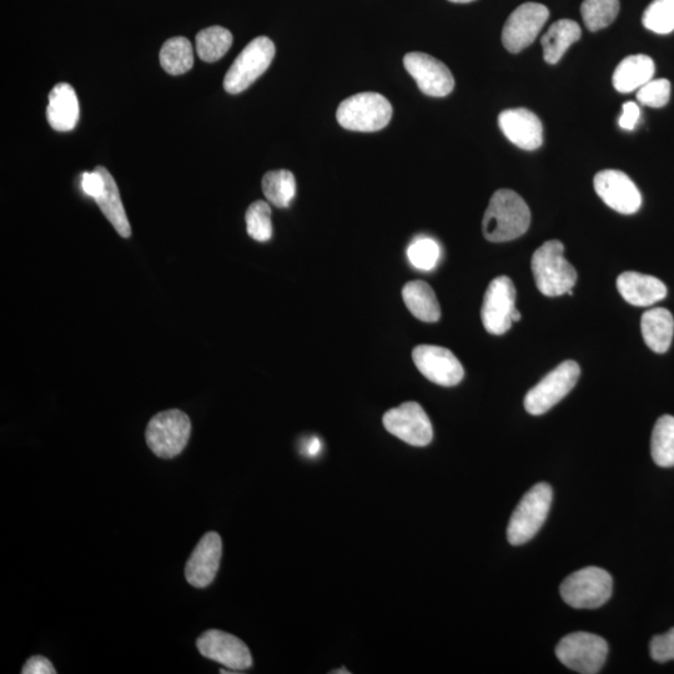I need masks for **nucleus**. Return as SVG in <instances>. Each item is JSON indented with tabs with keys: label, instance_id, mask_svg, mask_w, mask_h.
<instances>
[{
	"label": "nucleus",
	"instance_id": "nucleus-35",
	"mask_svg": "<svg viewBox=\"0 0 674 674\" xmlns=\"http://www.w3.org/2000/svg\"><path fill=\"white\" fill-rule=\"evenodd\" d=\"M651 656L658 663L674 661V628L665 633V635L652 638Z\"/></svg>",
	"mask_w": 674,
	"mask_h": 674
},
{
	"label": "nucleus",
	"instance_id": "nucleus-36",
	"mask_svg": "<svg viewBox=\"0 0 674 674\" xmlns=\"http://www.w3.org/2000/svg\"><path fill=\"white\" fill-rule=\"evenodd\" d=\"M103 188V175L100 174V171L97 168H95L92 173H84L82 175V189L89 198L94 200L97 199L98 196L102 194Z\"/></svg>",
	"mask_w": 674,
	"mask_h": 674
},
{
	"label": "nucleus",
	"instance_id": "nucleus-26",
	"mask_svg": "<svg viewBox=\"0 0 674 674\" xmlns=\"http://www.w3.org/2000/svg\"><path fill=\"white\" fill-rule=\"evenodd\" d=\"M160 64L170 75L188 73L194 65V49L190 40L184 37L167 40L160 50Z\"/></svg>",
	"mask_w": 674,
	"mask_h": 674
},
{
	"label": "nucleus",
	"instance_id": "nucleus-39",
	"mask_svg": "<svg viewBox=\"0 0 674 674\" xmlns=\"http://www.w3.org/2000/svg\"><path fill=\"white\" fill-rule=\"evenodd\" d=\"M305 450V455L309 457H315L319 455V452L321 451V442L319 439H316V437H313V439H310L308 442H306L304 446Z\"/></svg>",
	"mask_w": 674,
	"mask_h": 674
},
{
	"label": "nucleus",
	"instance_id": "nucleus-28",
	"mask_svg": "<svg viewBox=\"0 0 674 674\" xmlns=\"http://www.w3.org/2000/svg\"><path fill=\"white\" fill-rule=\"evenodd\" d=\"M651 454L660 467H674V417L665 415L657 420L652 432Z\"/></svg>",
	"mask_w": 674,
	"mask_h": 674
},
{
	"label": "nucleus",
	"instance_id": "nucleus-8",
	"mask_svg": "<svg viewBox=\"0 0 674 674\" xmlns=\"http://www.w3.org/2000/svg\"><path fill=\"white\" fill-rule=\"evenodd\" d=\"M556 656L572 671L596 674L605 666L608 645L602 637L593 635V633H571L558 643Z\"/></svg>",
	"mask_w": 674,
	"mask_h": 674
},
{
	"label": "nucleus",
	"instance_id": "nucleus-23",
	"mask_svg": "<svg viewBox=\"0 0 674 674\" xmlns=\"http://www.w3.org/2000/svg\"><path fill=\"white\" fill-rule=\"evenodd\" d=\"M641 330L646 345L657 354H665L672 344L673 315L663 308L648 310L642 316Z\"/></svg>",
	"mask_w": 674,
	"mask_h": 674
},
{
	"label": "nucleus",
	"instance_id": "nucleus-38",
	"mask_svg": "<svg viewBox=\"0 0 674 674\" xmlns=\"http://www.w3.org/2000/svg\"><path fill=\"white\" fill-rule=\"evenodd\" d=\"M641 117V109L636 103L628 102L623 104V112L620 118V127L625 130H633L636 128L638 120Z\"/></svg>",
	"mask_w": 674,
	"mask_h": 674
},
{
	"label": "nucleus",
	"instance_id": "nucleus-1",
	"mask_svg": "<svg viewBox=\"0 0 674 674\" xmlns=\"http://www.w3.org/2000/svg\"><path fill=\"white\" fill-rule=\"evenodd\" d=\"M531 224L526 201L510 189L497 190L487 206L482 230L491 243H506L520 238Z\"/></svg>",
	"mask_w": 674,
	"mask_h": 674
},
{
	"label": "nucleus",
	"instance_id": "nucleus-37",
	"mask_svg": "<svg viewBox=\"0 0 674 674\" xmlns=\"http://www.w3.org/2000/svg\"><path fill=\"white\" fill-rule=\"evenodd\" d=\"M23 674H57L54 666L48 658L43 656H34L30 657L27 663H25Z\"/></svg>",
	"mask_w": 674,
	"mask_h": 674
},
{
	"label": "nucleus",
	"instance_id": "nucleus-20",
	"mask_svg": "<svg viewBox=\"0 0 674 674\" xmlns=\"http://www.w3.org/2000/svg\"><path fill=\"white\" fill-rule=\"evenodd\" d=\"M47 118L54 130L72 132L79 120V102L72 85L60 83L49 93Z\"/></svg>",
	"mask_w": 674,
	"mask_h": 674
},
{
	"label": "nucleus",
	"instance_id": "nucleus-5",
	"mask_svg": "<svg viewBox=\"0 0 674 674\" xmlns=\"http://www.w3.org/2000/svg\"><path fill=\"white\" fill-rule=\"evenodd\" d=\"M613 581L610 573L598 567L573 572L562 582L563 601L577 610H595L610 600Z\"/></svg>",
	"mask_w": 674,
	"mask_h": 674
},
{
	"label": "nucleus",
	"instance_id": "nucleus-13",
	"mask_svg": "<svg viewBox=\"0 0 674 674\" xmlns=\"http://www.w3.org/2000/svg\"><path fill=\"white\" fill-rule=\"evenodd\" d=\"M200 655L236 673L249 670L253 657L248 646L240 638L219 630L203 633L196 641Z\"/></svg>",
	"mask_w": 674,
	"mask_h": 674
},
{
	"label": "nucleus",
	"instance_id": "nucleus-11",
	"mask_svg": "<svg viewBox=\"0 0 674 674\" xmlns=\"http://www.w3.org/2000/svg\"><path fill=\"white\" fill-rule=\"evenodd\" d=\"M550 18V10L538 3L520 5L506 20L502 43L508 52L517 54L530 47Z\"/></svg>",
	"mask_w": 674,
	"mask_h": 674
},
{
	"label": "nucleus",
	"instance_id": "nucleus-12",
	"mask_svg": "<svg viewBox=\"0 0 674 674\" xmlns=\"http://www.w3.org/2000/svg\"><path fill=\"white\" fill-rule=\"evenodd\" d=\"M516 288L507 276L491 281L481 309L482 324L491 335H504L512 328L511 314L516 309Z\"/></svg>",
	"mask_w": 674,
	"mask_h": 674
},
{
	"label": "nucleus",
	"instance_id": "nucleus-27",
	"mask_svg": "<svg viewBox=\"0 0 674 674\" xmlns=\"http://www.w3.org/2000/svg\"><path fill=\"white\" fill-rule=\"evenodd\" d=\"M233 44V34L219 25L201 30L196 35V52L206 63H215L223 58Z\"/></svg>",
	"mask_w": 674,
	"mask_h": 674
},
{
	"label": "nucleus",
	"instance_id": "nucleus-22",
	"mask_svg": "<svg viewBox=\"0 0 674 674\" xmlns=\"http://www.w3.org/2000/svg\"><path fill=\"white\" fill-rule=\"evenodd\" d=\"M97 169L100 171V174L103 175L104 188L102 194H100L95 201H97L105 218H107L109 223L113 225V228L117 230V233L122 236V238L128 239L130 238V235H132V228H130L128 216L127 213H125L122 198H120L118 185L115 183V180L108 169H105L104 167H97Z\"/></svg>",
	"mask_w": 674,
	"mask_h": 674
},
{
	"label": "nucleus",
	"instance_id": "nucleus-21",
	"mask_svg": "<svg viewBox=\"0 0 674 674\" xmlns=\"http://www.w3.org/2000/svg\"><path fill=\"white\" fill-rule=\"evenodd\" d=\"M655 62L648 55H631L623 59L613 73V87L622 94L640 89L655 75Z\"/></svg>",
	"mask_w": 674,
	"mask_h": 674
},
{
	"label": "nucleus",
	"instance_id": "nucleus-33",
	"mask_svg": "<svg viewBox=\"0 0 674 674\" xmlns=\"http://www.w3.org/2000/svg\"><path fill=\"white\" fill-rule=\"evenodd\" d=\"M441 256L440 245L434 239L421 236L417 238L407 249V258L414 268L422 271H430L439 264Z\"/></svg>",
	"mask_w": 674,
	"mask_h": 674
},
{
	"label": "nucleus",
	"instance_id": "nucleus-10",
	"mask_svg": "<svg viewBox=\"0 0 674 674\" xmlns=\"http://www.w3.org/2000/svg\"><path fill=\"white\" fill-rule=\"evenodd\" d=\"M384 426L391 435L406 444L424 447L434 439V429L424 409L417 402H405L384 415Z\"/></svg>",
	"mask_w": 674,
	"mask_h": 674
},
{
	"label": "nucleus",
	"instance_id": "nucleus-4",
	"mask_svg": "<svg viewBox=\"0 0 674 674\" xmlns=\"http://www.w3.org/2000/svg\"><path fill=\"white\" fill-rule=\"evenodd\" d=\"M552 497L551 486L543 482L527 491L508 523L507 538L511 545L521 546L536 536L550 513Z\"/></svg>",
	"mask_w": 674,
	"mask_h": 674
},
{
	"label": "nucleus",
	"instance_id": "nucleus-3",
	"mask_svg": "<svg viewBox=\"0 0 674 674\" xmlns=\"http://www.w3.org/2000/svg\"><path fill=\"white\" fill-rule=\"evenodd\" d=\"M392 117V107L384 95L360 93L352 95L337 109V122L352 132L372 133L387 127Z\"/></svg>",
	"mask_w": 674,
	"mask_h": 674
},
{
	"label": "nucleus",
	"instance_id": "nucleus-15",
	"mask_svg": "<svg viewBox=\"0 0 674 674\" xmlns=\"http://www.w3.org/2000/svg\"><path fill=\"white\" fill-rule=\"evenodd\" d=\"M595 190L607 206L617 213L632 215L641 209L642 196L630 176L620 170H603L596 174Z\"/></svg>",
	"mask_w": 674,
	"mask_h": 674
},
{
	"label": "nucleus",
	"instance_id": "nucleus-16",
	"mask_svg": "<svg viewBox=\"0 0 674 674\" xmlns=\"http://www.w3.org/2000/svg\"><path fill=\"white\" fill-rule=\"evenodd\" d=\"M405 69L416 80L422 93L442 98L455 88L451 70L439 59L425 53H409L404 58Z\"/></svg>",
	"mask_w": 674,
	"mask_h": 674
},
{
	"label": "nucleus",
	"instance_id": "nucleus-30",
	"mask_svg": "<svg viewBox=\"0 0 674 674\" xmlns=\"http://www.w3.org/2000/svg\"><path fill=\"white\" fill-rule=\"evenodd\" d=\"M620 0H585L581 5L583 22L591 32H598L615 22Z\"/></svg>",
	"mask_w": 674,
	"mask_h": 674
},
{
	"label": "nucleus",
	"instance_id": "nucleus-18",
	"mask_svg": "<svg viewBox=\"0 0 674 674\" xmlns=\"http://www.w3.org/2000/svg\"><path fill=\"white\" fill-rule=\"evenodd\" d=\"M502 133L512 144L522 150H536L543 143V127L540 118L525 108L508 109L499 117Z\"/></svg>",
	"mask_w": 674,
	"mask_h": 674
},
{
	"label": "nucleus",
	"instance_id": "nucleus-41",
	"mask_svg": "<svg viewBox=\"0 0 674 674\" xmlns=\"http://www.w3.org/2000/svg\"><path fill=\"white\" fill-rule=\"evenodd\" d=\"M449 2L457 3V4H466V3L475 2V0H449Z\"/></svg>",
	"mask_w": 674,
	"mask_h": 674
},
{
	"label": "nucleus",
	"instance_id": "nucleus-6",
	"mask_svg": "<svg viewBox=\"0 0 674 674\" xmlns=\"http://www.w3.org/2000/svg\"><path fill=\"white\" fill-rule=\"evenodd\" d=\"M191 434V421L185 412L167 410L149 421L145 440L149 449L160 459H174L185 450Z\"/></svg>",
	"mask_w": 674,
	"mask_h": 674
},
{
	"label": "nucleus",
	"instance_id": "nucleus-9",
	"mask_svg": "<svg viewBox=\"0 0 674 674\" xmlns=\"http://www.w3.org/2000/svg\"><path fill=\"white\" fill-rule=\"evenodd\" d=\"M581 369L576 361L567 360L527 392L525 409L528 414L540 416L550 411L570 394L580 379Z\"/></svg>",
	"mask_w": 674,
	"mask_h": 674
},
{
	"label": "nucleus",
	"instance_id": "nucleus-17",
	"mask_svg": "<svg viewBox=\"0 0 674 674\" xmlns=\"http://www.w3.org/2000/svg\"><path fill=\"white\" fill-rule=\"evenodd\" d=\"M223 556L219 533L208 532L194 548L185 566V578L195 588H205L215 580Z\"/></svg>",
	"mask_w": 674,
	"mask_h": 674
},
{
	"label": "nucleus",
	"instance_id": "nucleus-34",
	"mask_svg": "<svg viewBox=\"0 0 674 674\" xmlns=\"http://www.w3.org/2000/svg\"><path fill=\"white\" fill-rule=\"evenodd\" d=\"M671 83L667 79L650 80L638 89L637 100L650 108H663L670 102Z\"/></svg>",
	"mask_w": 674,
	"mask_h": 674
},
{
	"label": "nucleus",
	"instance_id": "nucleus-42",
	"mask_svg": "<svg viewBox=\"0 0 674 674\" xmlns=\"http://www.w3.org/2000/svg\"><path fill=\"white\" fill-rule=\"evenodd\" d=\"M333 673H334V674H340V673H342V674H350V672L347 671V670H345V668H341V671H340V670H336V671H334Z\"/></svg>",
	"mask_w": 674,
	"mask_h": 674
},
{
	"label": "nucleus",
	"instance_id": "nucleus-7",
	"mask_svg": "<svg viewBox=\"0 0 674 674\" xmlns=\"http://www.w3.org/2000/svg\"><path fill=\"white\" fill-rule=\"evenodd\" d=\"M275 45L268 37L251 40L235 59L224 79V89L229 94H240L255 83L275 57Z\"/></svg>",
	"mask_w": 674,
	"mask_h": 674
},
{
	"label": "nucleus",
	"instance_id": "nucleus-29",
	"mask_svg": "<svg viewBox=\"0 0 674 674\" xmlns=\"http://www.w3.org/2000/svg\"><path fill=\"white\" fill-rule=\"evenodd\" d=\"M263 191L266 199L278 208H288L296 195L295 176L289 170H274L263 178Z\"/></svg>",
	"mask_w": 674,
	"mask_h": 674
},
{
	"label": "nucleus",
	"instance_id": "nucleus-19",
	"mask_svg": "<svg viewBox=\"0 0 674 674\" xmlns=\"http://www.w3.org/2000/svg\"><path fill=\"white\" fill-rule=\"evenodd\" d=\"M617 289L628 304L647 308L666 298L667 286L651 275L627 271L617 278Z\"/></svg>",
	"mask_w": 674,
	"mask_h": 674
},
{
	"label": "nucleus",
	"instance_id": "nucleus-14",
	"mask_svg": "<svg viewBox=\"0 0 674 674\" xmlns=\"http://www.w3.org/2000/svg\"><path fill=\"white\" fill-rule=\"evenodd\" d=\"M417 369L434 384L451 387L459 385L465 371L449 349L435 345H420L412 351Z\"/></svg>",
	"mask_w": 674,
	"mask_h": 674
},
{
	"label": "nucleus",
	"instance_id": "nucleus-32",
	"mask_svg": "<svg viewBox=\"0 0 674 674\" xmlns=\"http://www.w3.org/2000/svg\"><path fill=\"white\" fill-rule=\"evenodd\" d=\"M246 229L250 238L259 243H266L273 236V223H271V209L265 201H255L249 206L245 215Z\"/></svg>",
	"mask_w": 674,
	"mask_h": 674
},
{
	"label": "nucleus",
	"instance_id": "nucleus-31",
	"mask_svg": "<svg viewBox=\"0 0 674 674\" xmlns=\"http://www.w3.org/2000/svg\"><path fill=\"white\" fill-rule=\"evenodd\" d=\"M642 23L653 33H672L674 30V0H653L643 13Z\"/></svg>",
	"mask_w": 674,
	"mask_h": 674
},
{
	"label": "nucleus",
	"instance_id": "nucleus-2",
	"mask_svg": "<svg viewBox=\"0 0 674 674\" xmlns=\"http://www.w3.org/2000/svg\"><path fill=\"white\" fill-rule=\"evenodd\" d=\"M565 246L558 240H550L540 246L532 256V273L538 290L545 296L555 298L570 293L576 285L577 271L563 256Z\"/></svg>",
	"mask_w": 674,
	"mask_h": 674
},
{
	"label": "nucleus",
	"instance_id": "nucleus-25",
	"mask_svg": "<svg viewBox=\"0 0 674 674\" xmlns=\"http://www.w3.org/2000/svg\"><path fill=\"white\" fill-rule=\"evenodd\" d=\"M407 309L416 319L436 323L441 318V309L435 291L425 281H410L402 289Z\"/></svg>",
	"mask_w": 674,
	"mask_h": 674
},
{
	"label": "nucleus",
	"instance_id": "nucleus-24",
	"mask_svg": "<svg viewBox=\"0 0 674 674\" xmlns=\"http://www.w3.org/2000/svg\"><path fill=\"white\" fill-rule=\"evenodd\" d=\"M580 25L570 19H561L553 23L543 35L541 44L543 58L548 64H557L573 43L581 39Z\"/></svg>",
	"mask_w": 674,
	"mask_h": 674
},
{
	"label": "nucleus",
	"instance_id": "nucleus-40",
	"mask_svg": "<svg viewBox=\"0 0 674 674\" xmlns=\"http://www.w3.org/2000/svg\"><path fill=\"white\" fill-rule=\"evenodd\" d=\"M511 320H512V323H518V321L521 320L520 311H518L517 309L513 310L512 314H511Z\"/></svg>",
	"mask_w": 674,
	"mask_h": 674
}]
</instances>
